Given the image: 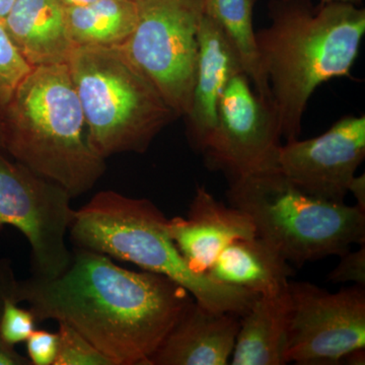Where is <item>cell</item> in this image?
Segmentation results:
<instances>
[{
  "label": "cell",
  "mask_w": 365,
  "mask_h": 365,
  "mask_svg": "<svg viewBox=\"0 0 365 365\" xmlns=\"http://www.w3.org/2000/svg\"><path fill=\"white\" fill-rule=\"evenodd\" d=\"M16 297L37 322L71 327L113 365H148L195 300L165 276L128 270L104 254L76 247L63 272L19 280Z\"/></svg>",
  "instance_id": "cell-1"
},
{
  "label": "cell",
  "mask_w": 365,
  "mask_h": 365,
  "mask_svg": "<svg viewBox=\"0 0 365 365\" xmlns=\"http://www.w3.org/2000/svg\"><path fill=\"white\" fill-rule=\"evenodd\" d=\"M270 25L256 32L281 138L299 139L307 103L319 86L350 74L365 34V9L346 2L270 0Z\"/></svg>",
  "instance_id": "cell-2"
},
{
  "label": "cell",
  "mask_w": 365,
  "mask_h": 365,
  "mask_svg": "<svg viewBox=\"0 0 365 365\" xmlns=\"http://www.w3.org/2000/svg\"><path fill=\"white\" fill-rule=\"evenodd\" d=\"M0 150L74 198L93 188L106 160L91 150L66 64L34 67L0 115Z\"/></svg>",
  "instance_id": "cell-3"
},
{
  "label": "cell",
  "mask_w": 365,
  "mask_h": 365,
  "mask_svg": "<svg viewBox=\"0 0 365 365\" xmlns=\"http://www.w3.org/2000/svg\"><path fill=\"white\" fill-rule=\"evenodd\" d=\"M168 220L148 199L102 191L76 210L68 232L76 248L165 276L206 309L239 316L246 313L259 294L192 270L170 237Z\"/></svg>",
  "instance_id": "cell-4"
},
{
  "label": "cell",
  "mask_w": 365,
  "mask_h": 365,
  "mask_svg": "<svg viewBox=\"0 0 365 365\" xmlns=\"http://www.w3.org/2000/svg\"><path fill=\"white\" fill-rule=\"evenodd\" d=\"M91 150L104 160L143 153L176 114L120 47L78 46L68 62Z\"/></svg>",
  "instance_id": "cell-5"
},
{
  "label": "cell",
  "mask_w": 365,
  "mask_h": 365,
  "mask_svg": "<svg viewBox=\"0 0 365 365\" xmlns=\"http://www.w3.org/2000/svg\"><path fill=\"white\" fill-rule=\"evenodd\" d=\"M227 196L249 216L257 237L297 265L365 244L364 210L307 193L278 168L232 178Z\"/></svg>",
  "instance_id": "cell-6"
},
{
  "label": "cell",
  "mask_w": 365,
  "mask_h": 365,
  "mask_svg": "<svg viewBox=\"0 0 365 365\" xmlns=\"http://www.w3.org/2000/svg\"><path fill=\"white\" fill-rule=\"evenodd\" d=\"M138 20L121 49L153 81L177 117L191 106L203 0H140Z\"/></svg>",
  "instance_id": "cell-7"
},
{
  "label": "cell",
  "mask_w": 365,
  "mask_h": 365,
  "mask_svg": "<svg viewBox=\"0 0 365 365\" xmlns=\"http://www.w3.org/2000/svg\"><path fill=\"white\" fill-rule=\"evenodd\" d=\"M71 199L59 185L0 150V234L9 225L24 235L34 276L56 277L71 263L66 239L76 212Z\"/></svg>",
  "instance_id": "cell-8"
},
{
  "label": "cell",
  "mask_w": 365,
  "mask_h": 365,
  "mask_svg": "<svg viewBox=\"0 0 365 365\" xmlns=\"http://www.w3.org/2000/svg\"><path fill=\"white\" fill-rule=\"evenodd\" d=\"M285 364H340L365 348V287L353 284L335 294L309 282L289 281Z\"/></svg>",
  "instance_id": "cell-9"
},
{
  "label": "cell",
  "mask_w": 365,
  "mask_h": 365,
  "mask_svg": "<svg viewBox=\"0 0 365 365\" xmlns=\"http://www.w3.org/2000/svg\"><path fill=\"white\" fill-rule=\"evenodd\" d=\"M281 134L270 103L237 73L223 91L212 133L202 151L209 167L232 178L277 168Z\"/></svg>",
  "instance_id": "cell-10"
},
{
  "label": "cell",
  "mask_w": 365,
  "mask_h": 365,
  "mask_svg": "<svg viewBox=\"0 0 365 365\" xmlns=\"http://www.w3.org/2000/svg\"><path fill=\"white\" fill-rule=\"evenodd\" d=\"M365 158V117L345 116L329 130L279 146L278 170L307 193L344 202L350 182Z\"/></svg>",
  "instance_id": "cell-11"
},
{
  "label": "cell",
  "mask_w": 365,
  "mask_h": 365,
  "mask_svg": "<svg viewBox=\"0 0 365 365\" xmlns=\"http://www.w3.org/2000/svg\"><path fill=\"white\" fill-rule=\"evenodd\" d=\"M169 234L192 270L207 274L223 250L239 240L256 237L249 216L216 200L197 187L187 217L168 220Z\"/></svg>",
  "instance_id": "cell-12"
},
{
  "label": "cell",
  "mask_w": 365,
  "mask_h": 365,
  "mask_svg": "<svg viewBox=\"0 0 365 365\" xmlns=\"http://www.w3.org/2000/svg\"><path fill=\"white\" fill-rule=\"evenodd\" d=\"M198 58L187 132L202 153L216 123L218 104L228 81L244 72L241 59L220 26L204 14L198 34Z\"/></svg>",
  "instance_id": "cell-13"
},
{
  "label": "cell",
  "mask_w": 365,
  "mask_h": 365,
  "mask_svg": "<svg viewBox=\"0 0 365 365\" xmlns=\"http://www.w3.org/2000/svg\"><path fill=\"white\" fill-rule=\"evenodd\" d=\"M241 316L192 302L148 365H225L234 351Z\"/></svg>",
  "instance_id": "cell-14"
},
{
  "label": "cell",
  "mask_w": 365,
  "mask_h": 365,
  "mask_svg": "<svg viewBox=\"0 0 365 365\" xmlns=\"http://www.w3.org/2000/svg\"><path fill=\"white\" fill-rule=\"evenodd\" d=\"M2 24L33 68L66 64L76 48L61 0H16Z\"/></svg>",
  "instance_id": "cell-15"
},
{
  "label": "cell",
  "mask_w": 365,
  "mask_h": 365,
  "mask_svg": "<svg viewBox=\"0 0 365 365\" xmlns=\"http://www.w3.org/2000/svg\"><path fill=\"white\" fill-rule=\"evenodd\" d=\"M207 274L222 284L275 295L287 290L294 271L284 257L256 235L230 244Z\"/></svg>",
  "instance_id": "cell-16"
},
{
  "label": "cell",
  "mask_w": 365,
  "mask_h": 365,
  "mask_svg": "<svg viewBox=\"0 0 365 365\" xmlns=\"http://www.w3.org/2000/svg\"><path fill=\"white\" fill-rule=\"evenodd\" d=\"M290 299L288 288L275 295H259L240 318L230 364L283 365Z\"/></svg>",
  "instance_id": "cell-17"
},
{
  "label": "cell",
  "mask_w": 365,
  "mask_h": 365,
  "mask_svg": "<svg viewBox=\"0 0 365 365\" xmlns=\"http://www.w3.org/2000/svg\"><path fill=\"white\" fill-rule=\"evenodd\" d=\"M67 28L78 46L121 47L138 20L134 0H97L85 6L66 7Z\"/></svg>",
  "instance_id": "cell-18"
},
{
  "label": "cell",
  "mask_w": 365,
  "mask_h": 365,
  "mask_svg": "<svg viewBox=\"0 0 365 365\" xmlns=\"http://www.w3.org/2000/svg\"><path fill=\"white\" fill-rule=\"evenodd\" d=\"M258 0H203L204 14L215 21L235 48L259 97L271 104L270 91L259 61L253 13Z\"/></svg>",
  "instance_id": "cell-19"
},
{
  "label": "cell",
  "mask_w": 365,
  "mask_h": 365,
  "mask_svg": "<svg viewBox=\"0 0 365 365\" xmlns=\"http://www.w3.org/2000/svg\"><path fill=\"white\" fill-rule=\"evenodd\" d=\"M33 67L21 56L0 21V115Z\"/></svg>",
  "instance_id": "cell-20"
},
{
  "label": "cell",
  "mask_w": 365,
  "mask_h": 365,
  "mask_svg": "<svg viewBox=\"0 0 365 365\" xmlns=\"http://www.w3.org/2000/svg\"><path fill=\"white\" fill-rule=\"evenodd\" d=\"M58 350L54 365H113L81 334L66 324L58 323Z\"/></svg>",
  "instance_id": "cell-21"
},
{
  "label": "cell",
  "mask_w": 365,
  "mask_h": 365,
  "mask_svg": "<svg viewBox=\"0 0 365 365\" xmlns=\"http://www.w3.org/2000/svg\"><path fill=\"white\" fill-rule=\"evenodd\" d=\"M37 323L30 309H21L16 300L7 299L0 316V336L13 346L26 342Z\"/></svg>",
  "instance_id": "cell-22"
},
{
  "label": "cell",
  "mask_w": 365,
  "mask_h": 365,
  "mask_svg": "<svg viewBox=\"0 0 365 365\" xmlns=\"http://www.w3.org/2000/svg\"><path fill=\"white\" fill-rule=\"evenodd\" d=\"M339 257V264L329 274L328 280L333 283L352 282L365 287V244L356 251L348 250Z\"/></svg>",
  "instance_id": "cell-23"
},
{
  "label": "cell",
  "mask_w": 365,
  "mask_h": 365,
  "mask_svg": "<svg viewBox=\"0 0 365 365\" xmlns=\"http://www.w3.org/2000/svg\"><path fill=\"white\" fill-rule=\"evenodd\" d=\"M26 343L28 357L32 365H54L58 350L57 333L36 329Z\"/></svg>",
  "instance_id": "cell-24"
},
{
  "label": "cell",
  "mask_w": 365,
  "mask_h": 365,
  "mask_svg": "<svg viewBox=\"0 0 365 365\" xmlns=\"http://www.w3.org/2000/svg\"><path fill=\"white\" fill-rule=\"evenodd\" d=\"M18 285L19 280L14 275L11 260L0 259V316L7 299H14L18 302Z\"/></svg>",
  "instance_id": "cell-25"
},
{
  "label": "cell",
  "mask_w": 365,
  "mask_h": 365,
  "mask_svg": "<svg viewBox=\"0 0 365 365\" xmlns=\"http://www.w3.org/2000/svg\"><path fill=\"white\" fill-rule=\"evenodd\" d=\"M0 365H32L29 357L20 354L14 346L9 344L0 336Z\"/></svg>",
  "instance_id": "cell-26"
},
{
  "label": "cell",
  "mask_w": 365,
  "mask_h": 365,
  "mask_svg": "<svg viewBox=\"0 0 365 365\" xmlns=\"http://www.w3.org/2000/svg\"><path fill=\"white\" fill-rule=\"evenodd\" d=\"M348 191L353 194L357 201V206L365 211V176H355L350 182Z\"/></svg>",
  "instance_id": "cell-27"
},
{
  "label": "cell",
  "mask_w": 365,
  "mask_h": 365,
  "mask_svg": "<svg viewBox=\"0 0 365 365\" xmlns=\"http://www.w3.org/2000/svg\"><path fill=\"white\" fill-rule=\"evenodd\" d=\"M343 361H346L347 364L364 365L365 364V348H359V349L349 353L347 356H345Z\"/></svg>",
  "instance_id": "cell-28"
},
{
  "label": "cell",
  "mask_w": 365,
  "mask_h": 365,
  "mask_svg": "<svg viewBox=\"0 0 365 365\" xmlns=\"http://www.w3.org/2000/svg\"><path fill=\"white\" fill-rule=\"evenodd\" d=\"M16 2V0H0V21L1 23H4L6 16L11 13Z\"/></svg>",
  "instance_id": "cell-29"
},
{
  "label": "cell",
  "mask_w": 365,
  "mask_h": 365,
  "mask_svg": "<svg viewBox=\"0 0 365 365\" xmlns=\"http://www.w3.org/2000/svg\"><path fill=\"white\" fill-rule=\"evenodd\" d=\"M96 1L97 0H61L62 4L66 7L85 6Z\"/></svg>",
  "instance_id": "cell-30"
},
{
  "label": "cell",
  "mask_w": 365,
  "mask_h": 365,
  "mask_svg": "<svg viewBox=\"0 0 365 365\" xmlns=\"http://www.w3.org/2000/svg\"><path fill=\"white\" fill-rule=\"evenodd\" d=\"M329 2H346V4H355V6H360L362 0H321L319 4H329Z\"/></svg>",
  "instance_id": "cell-31"
},
{
  "label": "cell",
  "mask_w": 365,
  "mask_h": 365,
  "mask_svg": "<svg viewBox=\"0 0 365 365\" xmlns=\"http://www.w3.org/2000/svg\"><path fill=\"white\" fill-rule=\"evenodd\" d=\"M134 1L138 2L140 1V0H134Z\"/></svg>",
  "instance_id": "cell-32"
}]
</instances>
